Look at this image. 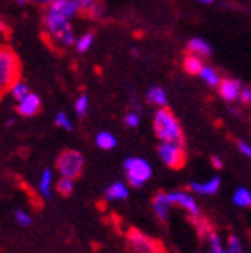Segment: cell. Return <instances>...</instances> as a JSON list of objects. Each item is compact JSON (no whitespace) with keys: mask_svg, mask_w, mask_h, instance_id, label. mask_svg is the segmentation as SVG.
Masks as SVG:
<instances>
[{"mask_svg":"<svg viewBox=\"0 0 251 253\" xmlns=\"http://www.w3.org/2000/svg\"><path fill=\"white\" fill-rule=\"evenodd\" d=\"M153 126H155V134L160 139L162 142H181L185 141V135H183V128H181L179 122L174 116V113L167 107H160V109L155 113L153 118Z\"/></svg>","mask_w":251,"mask_h":253,"instance_id":"6da1fadb","label":"cell"},{"mask_svg":"<svg viewBox=\"0 0 251 253\" xmlns=\"http://www.w3.org/2000/svg\"><path fill=\"white\" fill-rule=\"evenodd\" d=\"M20 60L9 47H2L0 51V88L2 93L11 90V86L20 81Z\"/></svg>","mask_w":251,"mask_h":253,"instance_id":"7a4b0ae2","label":"cell"},{"mask_svg":"<svg viewBox=\"0 0 251 253\" xmlns=\"http://www.w3.org/2000/svg\"><path fill=\"white\" fill-rule=\"evenodd\" d=\"M123 169L126 172V179L132 186H142L149 178H151V166L146 162L144 158L139 157H128L123 162Z\"/></svg>","mask_w":251,"mask_h":253,"instance_id":"3957f363","label":"cell"},{"mask_svg":"<svg viewBox=\"0 0 251 253\" xmlns=\"http://www.w3.org/2000/svg\"><path fill=\"white\" fill-rule=\"evenodd\" d=\"M83 167H84V158L76 150L63 151L58 157V162H56V169L60 170V174H62L63 178L71 179H76L78 176H81Z\"/></svg>","mask_w":251,"mask_h":253,"instance_id":"277c9868","label":"cell"},{"mask_svg":"<svg viewBox=\"0 0 251 253\" xmlns=\"http://www.w3.org/2000/svg\"><path fill=\"white\" fill-rule=\"evenodd\" d=\"M158 155H160L162 162L170 169H181L186 162L185 144H181V142H160Z\"/></svg>","mask_w":251,"mask_h":253,"instance_id":"5b68a950","label":"cell"},{"mask_svg":"<svg viewBox=\"0 0 251 253\" xmlns=\"http://www.w3.org/2000/svg\"><path fill=\"white\" fill-rule=\"evenodd\" d=\"M128 243L135 253H160L157 243H155L153 239H149L146 234L139 232V230H133V229L130 230Z\"/></svg>","mask_w":251,"mask_h":253,"instance_id":"8992f818","label":"cell"},{"mask_svg":"<svg viewBox=\"0 0 251 253\" xmlns=\"http://www.w3.org/2000/svg\"><path fill=\"white\" fill-rule=\"evenodd\" d=\"M169 201L172 206H179L185 211H188L193 216H199L200 214V208L197 204L195 197H193L190 192H185V190H177V192H170L169 194Z\"/></svg>","mask_w":251,"mask_h":253,"instance_id":"52a82bcc","label":"cell"},{"mask_svg":"<svg viewBox=\"0 0 251 253\" xmlns=\"http://www.w3.org/2000/svg\"><path fill=\"white\" fill-rule=\"evenodd\" d=\"M81 11V4L79 0H55L47 5V12H53V14H58L65 20H71L72 16H76Z\"/></svg>","mask_w":251,"mask_h":253,"instance_id":"ba28073f","label":"cell"},{"mask_svg":"<svg viewBox=\"0 0 251 253\" xmlns=\"http://www.w3.org/2000/svg\"><path fill=\"white\" fill-rule=\"evenodd\" d=\"M241 93H243V86L236 79H223L220 84V95L221 99L227 102H236L241 100Z\"/></svg>","mask_w":251,"mask_h":253,"instance_id":"9c48e42d","label":"cell"},{"mask_svg":"<svg viewBox=\"0 0 251 253\" xmlns=\"http://www.w3.org/2000/svg\"><path fill=\"white\" fill-rule=\"evenodd\" d=\"M41 109V99L36 93H28L21 102H18V113L21 116H34Z\"/></svg>","mask_w":251,"mask_h":253,"instance_id":"30bf717a","label":"cell"},{"mask_svg":"<svg viewBox=\"0 0 251 253\" xmlns=\"http://www.w3.org/2000/svg\"><path fill=\"white\" fill-rule=\"evenodd\" d=\"M220 185H221L220 178H212V179L204 181V183L192 181L190 183V190L195 192V194H200V195H214L216 192L220 190Z\"/></svg>","mask_w":251,"mask_h":253,"instance_id":"8fae6325","label":"cell"},{"mask_svg":"<svg viewBox=\"0 0 251 253\" xmlns=\"http://www.w3.org/2000/svg\"><path fill=\"white\" fill-rule=\"evenodd\" d=\"M170 201H169V194H165V192H160L157 194V197L153 199V210L155 214L160 218L162 221H165L169 218V211H170Z\"/></svg>","mask_w":251,"mask_h":253,"instance_id":"7c38bea8","label":"cell"},{"mask_svg":"<svg viewBox=\"0 0 251 253\" xmlns=\"http://www.w3.org/2000/svg\"><path fill=\"white\" fill-rule=\"evenodd\" d=\"M128 197V186L123 181H114L109 188L106 190L107 201H123Z\"/></svg>","mask_w":251,"mask_h":253,"instance_id":"4fadbf2b","label":"cell"},{"mask_svg":"<svg viewBox=\"0 0 251 253\" xmlns=\"http://www.w3.org/2000/svg\"><path fill=\"white\" fill-rule=\"evenodd\" d=\"M188 53H192V55H195V56H200V58H202V56H209L211 55V46H209L204 39L193 37L188 42Z\"/></svg>","mask_w":251,"mask_h":253,"instance_id":"5bb4252c","label":"cell"},{"mask_svg":"<svg viewBox=\"0 0 251 253\" xmlns=\"http://www.w3.org/2000/svg\"><path fill=\"white\" fill-rule=\"evenodd\" d=\"M148 102L155 104L158 107H167V93H165L164 88L160 86H153L151 90L148 91Z\"/></svg>","mask_w":251,"mask_h":253,"instance_id":"9a60e30c","label":"cell"},{"mask_svg":"<svg viewBox=\"0 0 251 253\" xmlns=\"http://www.w3.org/2000/svg\"><path fill=\"white\" fill-rule=\"evenodd\" d=\"M51 185H53V172L49 169H44L39 178V192L42 197L49 199V195H51Z\"/></svg>","mask_w":251,"mask_h":253,"instance_id":"2e32d148","label":"cell"},{"mask_svg":"<svg viewBox=\"0 0 251 253\" xmlns=\"http://www.w3.org/2000/svg\"><path fill=\"white\" fill-rule=\"evenodd\" d=\"M183 65H185V71L193 76H200V72H202V69H204V63H202L200 56H195V55H192V53L185 58Z\"/></svg>","mask_w":251,"mask_h":253,"instance_id":"e0dca14e","label":"cell"},{"mask_svg":"<svg viewBox=\"0 0 251 253\" xmlns=\"http://www.w3.org/2000/svg\"><path fill=\"white\" fill-rule=\"evenodd\" d=\"M79 4H81V11L90 14L91 18H98L104 11L102 4L98 0H79Z\"/></svg>","mask_w":251,"mask_h":253,"instance_id":"ac0fdd59","label":"cell"},{"mask_svg":"<svg viewBox=\"0 0 251 253\" xmlns=\"http://www.w3.org/2000/svg\"><path fill=\"white\" fill-rule=\"evenodd\" d=\"M232 201H234V204L236 206H239V208H250L251 206V192L248 188H244V186H241V188H237L236 192H234Z\"/></svg>","mask_w":251,"mask_h":253,"instance_id":"d6986e66","label":"cell"},{"mask_svg":"<svg viewBox=\"0 0 251 253\" xmlns=\"http://www.w3.org/2000/svg\"><path fill=\"white\" fill-rule=\"evenodd\" d=\"M200 78L204 79L209 86H220L221 81H223V79L220 78V74H218L212 67H209V65H204V69H202V72H200Z\"/></svg>","mask_w":251,"mask_h":253,"instance_id":"ffe728a7","label":"cell"},{"mask_svg":"<svg viewBox=\"0 0 251 253\" xmlns=\"http://www.w3.org/2000/svg\"><path fill=\"white\" fill-rule=\"evenodd\" d=\"M95 142H97L98 148H102V150H113L116 146V137H114L111 132H98L97 137H95Z\"/></svg>","mask_w":251,"mask_h":253,"instance_id":"44dd1931","label":"cell"},{"mask_svg":"<svg viewBox=\"0 0 251 253\" xmlns=\"http://www.w3.org/2000/svg\"><path fill=\"white\" fill-rule=\"evenodd\" d=\"M208 243H209L208 253H228L227 248H223V245H221V239L214 232L208 234Z\"/></svg>","mask_w":251,"mask_h":253,"instance_id":"7402d4cb","label":"cell"},{"mask_svg":"<svg viewBox=\"0 0 251 253\" xmlns=\"http://www.w3.org/2000/svg\"><path fill=\"white\" fill-rule=\"evenodd\" d=\"M9 91H11L12 99H16L18 102H21V100H23L25 97H27V95L30 93V91H28V86L23 83V81H16V83L12 84L11 90H9Z\"/></svg>","mask_w":251,"mask_h":253,"instance_id":"603a6c76","label":"cell"},{"mask_svg":"<svg viewBox=\"0 0 251 253\" xmlns=\"http://www.w3.org/2000/svg\"><path fill=\"white\" fill-rule=\"evenodd\" d=\"M91 44H93V34H91V32H86L84 36H81L78 39V42H76V49H78L79 53H86L91 47Z\"/></svg>","mask_w":251,"mask_h":253,"instance_id":"cb8c5ba5","label":"cell"},{"mask_svg":"<svg viewBox=\"0 0 251 253\" xmlns=\"http://www.w3.org/2000/svg\"><path fill=\"white\" fill-rule=\"evenodd\" d=\"M56 190H58L62 195H71L74 192V179L71 178H60V181L56 183Z\"/></svg>","mask_w":251,"mask_h":253,"instance_id":"d4e9b609","label":"cell"},{"mask_svg":"<svg viewBox=\"0 0 251 253\" xmlns=\"http://www.w3.org/2000/svg\"><path fill=\"white\" fill-rule=\"evenodd\" d=\"M56 41H58V42H62L63 46H72V44L78 42V39H76V36H74V30H72L71 27L65 28V30H63L62 34L56 37Z\"/></svg>","mask_w":251,"mask_h":253,"instance_id":"484cf974","label":"cell"},{"mask_svg":"<svg viewBox=\"0 0 251 253\" xmlns=\"http://www.w3.org/2000/svg\"><path fill=\"white\" fill-rule=\"evenodd\" d=\"M76 113H78L79 118L86 116V113H88V97L84 93L79 95L78 100H76Z\"/></svg>","mask_w":251,"mask_h":253,"instance_id":"4316f807","label":"cell"},{"mask_svg":"<svg viewBox=\"0 0 251 253\" xmlns=\"http://www.w3.org/2000/svg\"><path fill=\"white\" fill-rule=\"evenodd\" d=\"M227 252L228 253H244L243 245H241V241H239V237H237V236H230V237H228Z\"/></svg>","mask_w":251,"mask_h":253,"instance_id":"83f0119b","label":"cell"},{"mask_svg":"<svg viewBox=\"0 0 251 253\" xmlns=\"http://www.w3.org/2000/svg\"><path fill=\"white\" fill-rule=\"evenodd\" d=\"M55 123H56V126H62V128H65V130H72L71 118H69V116H67V113H63V111L56 115Z\"/></svg>","mask_w":251,"mask_h":253,"instance_id":"f1b7e54d","label":"cell"},{"mask_svg":"<svg viewBox=\"0 0 251 253\" xmlns=\"http://www.w3.org/2000/svg\"><path fill=\"white\" fill-rule=\"evenodd\" d=\"M14 220L20 223L21 227H28L32 223V218H30V214L28 213H25L23 210H16V213H14Z\"/></svg>","mask_w":251,"mask_h":253,"instance_id":"f546056e","label":"cell"},{"mask_svg":"<svg viewBox=\"0 0 251 253\" xmlns=\"http://www.w3.org/2000/svg\"><path fill=\"white\" fill-rule=\"evenodd\" d=\"M139 122H141V118H139L137 113H128V115L125 116V125L130 126V128H133V126H137Z\"/></svg>","mask_w":251,"mask_h":253,"instance_id":"4dcf8cb0","label":"cell"},{"mask_svg":"<svg viewBox=\"0 0 251 253\" xmlns=\"http://www.w3.org/2000/svg\"><path fill=\"white\" fill-rule=\"evenodd\" d=\"M237 148H239V151L244 155V157L250 158V160H251V146L248 144V142H243V141H241L239 144H237Z\"/></svg>","mask_w":251,"mask_h":253,"instance_id":"1f68e13d","label":"cell"},{"mask_svg":"<svg viewBox=\"0 0 251 253\" xmlns=\"http://www.w3.org/2000/svg\"><path fill=\"white\" fill-rule=\"evenodd\" d=\"M241 100L244 104H251V88H243V93H241Z\"/></svg>","mask_w":251,"mask_h":253,"instance_id":"d6a6232c","label":"cell"},{"mask_svg":"<svg viewBox=\"0 0 251 253\" xmlns=\"http://www.w3.org/2000/svg\"><path fill=\"white\" fill-rule=\"evenodd\" d=\"M211 162H212V166H214L216 169H221V167H223V162H221V160L218 157H212Z\"/></svg>","mask_w":251,"mask_h":253,"instance_id":"836d02e7","label":"cell"},{"mask_svg":"<svg viewBox=\"0 0 251 253\" xmlns=\"http://www.w3.org/2000/svg\"><path fill=\"white\" fill-rule=\"evenodd\" d=\"M200 2H204V4H212L214 0H200Z\"/></svg>","mask_w":251,"mask_h":253,"instance_id":"e575fe53","label":"cell"}]
</instances>
